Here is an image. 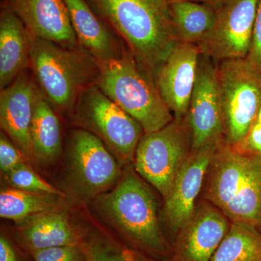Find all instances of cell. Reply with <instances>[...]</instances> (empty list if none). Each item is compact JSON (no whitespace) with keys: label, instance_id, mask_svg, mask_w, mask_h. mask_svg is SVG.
Instances as JSON below:
<instances>
[{"label":"cell","instance_id":"1","mask_svg":"<svg viewBox=\"0 0 261 261\" xmlns=\"http://www.w3.org/2000/svg\"><path fill=\"white\" fill-rule=\"evenodd\" d=\"M129 47L134 58L156 79L180 43L169 0H92Z\"/></svg>","mask_w":261,"mask_h":261},{"label":"cell","instance_id":"2","mask_svg":"<svg viewBox=\"0 0 261 261\" xmlns=\"http://www.w3.org/2000/svg\"><path fill=\"white\" fill-rule=\"evenodd\" d=\"M205 197L231 223L261 233V159L220 141L211 163Z\"/></svg>","mask_w":261,"mask_h":261},{"label":"cell","instance_id":"3","mask_svg":"<svg viewBox=\"0 0 261 261\" xmlns=\"http://www.w3.org/2000/svg\"><path fill=\"white\" fill-rule=\"evenodd\" d=\"M31 67L39 89L55 109L71 111L80 94L95 84L97 61L80 45L62 47L33 37Z\"/></svg>","mask_w":261,"mask_h":261},{"label":"cell","instance_id":"4","mask_svg":"<svg viewBox=\"0 0 261 261\" xmlns=\"http://www.w3.org/2000/svg\"><path fill=\"white\" fill-rule=\"evenodd\" d=\"M97 63L96 85L138 122L145 134L161 129L174 120L157 84L135 58L124 53L118 59Z\"/></svg>","mask_w":261,"mask_h":261},{"label":"cell","instance_id":"5","mask_svg":"<svg viewBox=\"0 0 261 261\" xmlns=\"http://www.w3.org/2000/svg\"><path fill=\"white\" fill-rule=\"evenodd\" d=\"M98 203L102 214L142 250L158 255L167 252L153 194L132 170L111 192L100 195Z\"/></svg>","mask_w":261,"mask_h":261},{"label":"cell","instance_id":"6","mask_svg":"<svg viewBox=\"0 0 261 261\" xmlns=\"http://www.w3.org/2000/svg\"><path fill=\"white\" fill-rule=\"evenodd\" d=\"M218 73L226 142L240 147L261 106V75L245 58L223 61Z\"/></svg>","mask_w":261,"mask_h":261},{"label":"cell","instance_id":"7","mask_svg":"<svg viewBox=\"0 0 261 261\" xmlns=\"http://www.w3.org/2000/svg\"><path fill=\"white\" fill-rule=\"evenodd\" d=\"M73 110L84 129L97 136L123 161L135 159L143 128L95 84L82 91Z\"/></svg>","mask_w":261,"mask_h":261},{"label":"cell","instance_id":"8","mask_svg":"<svg viewBox=\"0 0 261 261\" xmlns=\"http://www.w3.org/2000/svg\"><path fill=\"white\" fill-rule=\"evenodd\" d=\"M176 119L159 130L142 136L135 156L136 171L165 199L190 155L187 130Z\"/></svg>","mask_w":261,"mask_h":261},{"label":"cell","instance_id":"9","mask_svg":"<svg viewBox=\"0 0 261 261\" xmlns=\"http://www.w3.org/2000/svg\"><path fill=\"white\" fill-rule=\"evenodd\" d=\"M192 151L217 144L224 134L218 68L201 54L188 113Z\"/></svg>","mask_w":261,"mask_h":261},{"label":"cell","instance_id":"10","mask_svg":"<svg viewBox=\"0 0 261 261\" xmlns=\"http://www.w3.org/2000/svg\"><path fill=\"white\" fill-rule=\"evenodd\" d=\"M258 0H229L217 13L216 24L198 44L201 54L213 59L246 58L251 47Z\"/></svg>","mask_w":261,"mask_h":261},{"label":"cell","instance_id":"11","mask_svg":"<svg viewBox=\"0 0 261 261\" xmlns=\"http://www.w3.org/2000/svg\"><path fill=\"white\" fill-rule=\"evenodd\" d=\"M68 154L72 176L84 195H101L121 176L119 166L104 142L89 130L71 132Z\"/></svg>","mask_w":261,"mask_h":261},{"label":"cell","instance_id":"12","mask_svg":"<svg viewBox=\"0 0 261 261\" xmlns=\"http://www.w3.org/2000/svg\"><path fill=\"white\" fill-rule=\"evenodd\" d=\"M228 218L210 204L195 207L190 219L178 230L174 261H211L230 228Z\"/></svg>","mask_w":261,"mask_h":261},{"label":"cell","instance_id":"13","mask_svg":"<svg viewBox=\"0 0 261 261\" xmlns=\"http://www.w3.org/2000/svg\"><path fill=\"white\" fill-rule=\"evenodd\" d=\"M200 55L197 44L178 43L156 76L158 88L176 119L188 113Z\"/></svg>","mask_w":261,"mask_h":261},{"label":"cell","instance_id":"14","mask_svg":"<svg viewBox=\"0 0 261 261\" xmlns=\"http://www.w3.org/2000/svg\"><path fill=\"white\" fill-rule=\"evenodd\" d=\"M40 89L27 71L0 93V125L4 133L27 155H33L31 127Z\"/></svg>","mask_w":261,"mask_h":261},{"label":"cell","instance_id":"15","mask_svg":"<svg viewBox=\"0 0 261 261\" xmlns=\"http://www.w3.org/2000/svg\"><path fill=\"white\" fill-rule=\"evenodd\" d=\"M218 143L192 151L165 199V217L173 231H178L193 214L196 199L203 185Z\"/></svg>","mask_w":261,"mask_h":261},{"label":"cell","instance_id":"16","mask_svg":"<svg viewBox=\"0 0 261 261\" xmlns=\"http://www.w3.org/2000/svg\"><path fill=\"white\" fill-rule=\"evenodd\" d=\"M9 6L33 37L62 47H78L64 0H10Z\"/></svg>","mask_w":261,"mask_h":261},{"label":"cell","instance_id":"17","mask_svg":"<svg viewBox=\"0 0 261 261\" xmlns=\"http://www.w3.org/2000/svg\"><path fill=\"white\" fill-rule=\"evenodd\" d=\"M33 36L10 6L0 16V88L13 83L31 64Z\"/></svg>","mask_w":261,"mask_h":261},{"label":"cell","instance_id":"18","mask_svg":"<svg viewBox=\"0 0 261 261\" xmlns=\"http://www.w3.org/2000/svg\"><path fill=\"white\" fill-rule=\"evenodd\" d=\"M79 45L97 62L112 61L124 55L111 31L96 16L85 0H64Z\"/></svg>","mask_w":261,"mask_h":261},{"label":"cell","instance_id":"19","mask_svg":"<svg viewBox=\"0 0 261 261\" xmlns=\"http://www.w3.org/2000/svg\"><path fill=\"white\" fill-rule=\"evenodd\" d=\"M19 241L32 252L51 247L80 245V239L68 218L58 211L31 216L20 222Z\"/></svg>","mask_w":261,"mask_h":261},{"label":"cell","instance_id":"20","mask_svg":"<svg viewBox=\"0 0 261 261\" xmlns=\"http://www.w3.org/2000/svg\"><path fill=\"white\" fill-rule=\"evenodd\" d=\"M31 138L33 155L41 162L49 163L60 155L61 127L54 108L39 91L34 106Z\"/></svg>","mask_w":261,"mask_h":261},{"label":"cell","instance_id":"21","mask_svg":"<svg viewBox=\"0 0 261 261\" xmlns=\"http://www.w3.org/2000/svg\"><path fill=\"white\" fill-rule=\"evenodd\" d=\"M169 3L180 42L198 45L214 29L217 13L210 7L187 0H169Z\"/></svg>","mask_w":261,"mask_h":261},{"label":"cell","instance_id":"22","mask_svg":"<svg viewBox=\"0 0 261 261\" xmlns=\"http://www.w3.org/2000/svg\"><path fill=\"white\" fill-rule=\"evenodd\" d=\"M211 261H261V233L252 226L231 223Z\"/></svg>","mask_w":261,"mask_h":261},{"label":"cell","instance_id":"23","mask_svg":"<svg viewBox=\"0 0 261 261\" xmlns=\"http://www.w3.org/2000/svg\"><path fill=\"white\" fill-rule=\"evenodd\" d=\"M55 197L13 187L3 189L0 192V216L20 222L34 215L57 211Z\"/></svg>","mask_w":261,"mask_h":261},{"label":"cell","instance_id":"24","mask_svg":"<svg viewBox=\"0 0 261 261\" xmlns=\"http://www.w3.org/2000/svg\"><path fill=\"white\" fill-rule=\"evenodd\" d=\"M80 245L85 261H151L108 239L93 238Z\"/></svg>","mask_w":261,"mask_h":261},{"label":"cell","instance_id":"25","mask_svg":"<svg viewBox=\"0 0 261 261\" xmlns=\"http://www.w3.org/2000/svg\"><path fill=\"white\" fill-rule=\"evenodd\" d=\"M5 178L10 187L17 190L35 193L48 194L59 197L63 195L61 190L43 179L25 163L5 174Z\"/></svg>","mask_w":261,"mask_h":261},{"label":"cell","instance_id":"26","mask_svg":"<svg viewBox=\"0 0 261 261\" xmlns=\"http://www.w3.org/2000/svg\"><path fill=\"white\" fill-rule=\"evenodd\" d=\"M25 154L18 146L8 140L5 133L2 132L0 137V168L2 173H6L25 162Z\"/></svg>","mask_w":261,"mask_h":261},{"label":"cell","instance_id":"27","mask_svg":"<svg viewBox=\"0 0 261 261\" xmlns=\"http://www.w3.org/2000/svg\"><path fill=\"white\" fill-rule=\"evenodd\" d=\"M34 261H85L80 245L51 247L32 252Z\"/></svg>","mask_w":261,"mask_h":261},{"label":"cell","instance_id":"28","mask_svg":"<svg viewBox=\"0 0 261 261\" xmlns=\"http://www.w3.org/2000/svg\"><path fill=\"white\" fill-rule=\"evenodd\" d=\"M245 59L261 75V0H258L251 47Z\"/></svg>","mask_w":261,"mask_h":261},{"label":"cell","instance_id":"29","mask_svg":"<svg viewBox=\"0 0 261 261\" xmlns=\"http://www.w3.org/2000/svg\"><path fill=\"white\" fill-rule=\"evenodd\" d=\"M240 147L256 154L261 159V106L252 122L246 138Z\"/></svg>","mask_w":261,"mask_h":261},{"label":"cell","instance_id":"30","mask_svg":"<svg viewBox=\"0 0 261 261\" xmlns=\"http://www.w3.org/2000/svg\"><path fill=\"white\" fill-rule=\"evenodd\" d=\"M0 261H18L14 248L3 235L0 237Z\"/></svg>","mask_w":261,"mask_h":261},{"label":"cell","instance_id":"31","mask_svg":"<svg viewBox=\"0 0 261 261\" xmlns=\"http://www.w3.org/2000/svg\"><path fill=\"white\" fill-rule=\"evenodd\" d=\"M205 1H211V2H214V1H218V0H205Z\"/></svg>","mask_w":261,"mask_h":261}]
</instances>
